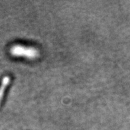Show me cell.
<instances>
[{"label": "cell", "mask_w": 130, "mask_h": 130, "mask_svg": "<svg viewBox=\"0 0 130 130\" xmlns=\"http://www.w3.org/2000/svg\"><path fill=\"white\" fill-rule=\"evenodd\" d=\"M11 53L15 56H21L27 58H33L39 55V53L35 48L31 47H25V46L17 45L11 49Z\"/></svg>", "instance_id": "6da1fadb"}, {"label": "cell", "mask_w": 130, "mask_h": 130, "mask_svg": "<svg viewBox=\"0 0 130 130\" xmlns=\"http://www.w3.org/2000/svg\"><path fill=\"white\" fill-rule=\"evenodd\" d=\"M9 82H10V78L9 76H5L3 78V80L2 82V85L0 86V103H1L3 96H4L5 88L8 86Z\"/></svg>", "instance_id": "7a4b0ae2"}]
</instances>
